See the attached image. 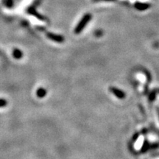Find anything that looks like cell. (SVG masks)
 Returning <instances> with one entry per match:
<instances>
[{"mask_svg": "<svg viewBox=\"0 0 159 159\" xmlns=\"http://www.w3.org/2000/svg\"><path fill=\"white\" fill-rule=\"evenodd\" d=\"M47 35L49 39L52 40V41H55V42L63 43V41H64L63 37L61 36V35H56V34H53V33H47Z\"/></svg>", "mask_w": 159, "mask_h": 159, "instance_id": "7a4b0ae2", "label": "cell"}, {"mask_svg": "<svg viewBox=\"0 0 159 159\" xmlns=\"http://www.w3.org/2000/svg\"><path fill=\"white\" fill-rule=\"evenodd\" d=\"M36 11H35V8H33V7H30V8L28 9V13H30L31 15H33L35 16H36L38 19H41V20H44V18H43L42 16H41L40 14H39V13H36Z\"/></svg>", "mask_w": 159, "mask_h": 159, "instance_id": "5b68a950", "label": "cell"}, {"mask_svg": "<svg viewBox=\"0 0 159 159\" xmlns=\"http://www.w3.org/2000/svg\"><path fill=\"white\" fill-rule=\"evenodd\" d=\"M7 101L5 100V99H0V108H1V107L5 106V105H7Z\"/></svg>", "mask_w": 159, "mask_h": 159, "instance_id": "30bf717a", "label": "cell"}, {"mask_svg": "<svg viewBox=\"0 0 159 159\" xmlns=\"http://www.w3.org/2000/svg\"><path fill=\"white\" fill-rule=\"evenodd\" d=\"M46 94H47V91L43 88H40L39 90L37 91V96L40 97V98H42V97H45Z\"/></svg>", "mask_w": 159, "mask_h": 159, "instance_id": "8992f818", "label": "cell"}, {"mask_svg": "<svg viewBox=\"0 0 159 159\" xmlns=\"http://www.w3.org/2000/svg\"><path fill=\"white\" fill-rule=\"evenodd\" d=\"M158 92H159V89H158Z\"/></svg>", "mask_w": 159, "mask_h": 159, "instance_id": "7c38bea8", "label": "cell"}, {"mask_svg": "<svg viewBox=\"0 0 159 159\" xmlns=\"http://www.w3.org/2000/svg\"><path fill=\"white\" fill-rule=\"evenodd\" d=\"M149 148H150V144H149L147 142H145L144 146H143V148H142V152H145L147 150H149Z\"/></svg>", "mask_w": 159, "mask_h": 159, "instance_id": "ba28073f", "label": "cell"}, {"mask_svg": "<svg viewBox=\"0 0 159 159\" xmlns=\"http://www.w3.org/2000/svg\"><path fill=\"white\" fill-rule=\"evenodd\" d=\"M13 56L17 59L21 58V57H22V52H21L19 49H15V50L13 51Z\"/></svg>", "mask_w": 159, "mask_h": 159, "instance_id": "52a82bcc", "label": "cell"}, {"mask_svg": "<svg viewBox=\"0 0 159 159\" xmlns=\"http://www.w3.org/2000/svg\"><path fill=\"white\" fill-rule=\"evenodd\" d=\"M110 91L119 99H123L125 97V93L120 89L115 88V87H110Z\"/></svg>", "mask_w": 159, "mask_h": 159, "instance_id": "3957f363", "label": "cell"}, {"mask_svg": "<svg viewBox=\"0 0 159 159\" xmlns=\"http://www.w3.org/2000/svg\"><path fill=\"white\" fill-rule=\"evenodd\" d=\"M105 1H114V0H105Z\"/></svg>", "mask_w": 159, "mask_h": 159, "instance_id": "8fae6325", "label": "cell"}, {"mask_svg": "<svg viewBox=\"0 0 159 159\" xmlns=\"http://www.w3.org/2000/svg\"><path fill=\"white\" fill-rule=\"evenodd\" d=\"M135 7L139 11H145V10L148 9L150 7V5L147 3L137 2L135 4Z\"/></svg>", "mask_w": 159, "mask_h": 159, "instance_id": "277c9868", "label": "cell"}, {"mask_svg": "<svg viewBox=\"0 0 159 159\" xmlns=\"http://www.w3.org/2000/svg\"><path fill=\"white\" fill-rule=\"evenodd\" d=\"M91 19V14H85L84 16L82 18V19L80 21V22L76 27L75 29V33L78 34V33H81L83 31V30L85 28V27L86 26L88 22L90 21V20Z\"/></svg>", "mask_w": 159, "mask_h": 159, "instance_id": "6da1fadb", "label": "cell"}, {"mask_svg": "<svg viewBox=\"0 0 159 159\" xmlns=\"http://www.w3.org/2000/svg\"><path fill=\"white\" fill-rule=\"evenodd\" d=\"M155 98H156V91H152L149 97V99H150V101H153Z\"/></svg>", "mask_w": 159, "mask_h": 159, "instance_id": "9c48e42d", "label": "cell"}]
</instances>
